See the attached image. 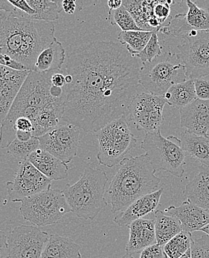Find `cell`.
<instances>
[{
    "label": "cell",
    "instance_id": "obj_1",
    "mask_svg": "<svg viewBox=\"0 0 209 258\" xmlns=\"http://www.w3.org/2000/svg\"><path fill=\"white\" fill-rule=\"evenodd\" d=\"M137 57L113 41L92 42L75 49L65 62L73 78L65 90L63 120L96 134L125 115L140 87Z\"/></svg>",
    "mask_w": 209,
    "mask_h": 258
},
{
    "label": "cell",
    "instance_id": "obj_2",
    "mask_svg": "<svg viewBox=\"0 0 209 258\" xmlns=\"http://www.w3.org/2000/svg\"><path fill=\"white\" fill-rule=\"evenodd\" d=\"M54 29L53 23L30 20L9 12L0 52L9 54L28 70L34 72L37 57L55 38Z\"/></svg>",
    "mask_w": 209,
    "mask_h": 258
},
{
    "label": "cell",
    "instance_id": "obj_3",
    "mask_svg": "<svg viewBox=\"0 0 209 258\" xmlns=\"http://www.w3.org/2000/svg\"><path fill=\"white\" fill-rule=\"evenodd\" d=\"M54 71H31L22 86L9 114L0 124V147L7 148L16 139L15 121L20 117L33 124L40 114L51 106L65 104V98H56L51 94V78Z\"/></svg>",
    "mask_w": 209,
    "mask_h": 258
},
{
    "label": "cell",
    "instance_id": "obj_4",
    "mask_svg": "<svg viewBox=\"0 0 209 258\" xmlns=\"http://www.w3.org/2000/svg\"><path fill=\"white\" fill-rule=\"evenodd\" d=\"M156 172L146 154L125 158L106 192L112 212H123L135 200L156 191L161 182Z\"/></svg>",
    "mask_w": 209,
    "mask_h": 258
},
{
    "label": "cell",
    "instance_id": "obj_5",
    "mask_svg": "<svg viewBox=\"0 0 209 258\" xmlns=\"http://www.w3.org/2000/svg\"><path fill=\"white\" fill-rule=\"evenodd\" d=\"M107 182L105 171L86 167L79 180L63 190L72 212L82 220H94L108 204L104 197Z\"/></svg>",
    "mask_w": 209,
    "mask_h": 258
},
{
    "label": "cell",
    "instance_id": "obj_6",
    "mask_svg": "<svg viewBox=\"0 0 209 258\" xmlns=\"http://www.w3.org/2000/svg\"><path fill=\"white\" fill-rule=\"evenodd\" d=\"M98 141V163L108 167L120 165L137 145V139L131 131L126 115L107 123L96 133Z\"/></svg>",
    "mask_w": 209,
    "mask_h": 258
},
{
    "label": "cell",
    "instance_id": "obj_7",
    "mask_svg": "<svg viewBox=\"0 0 209 258\" xmlns=\"http://www.w3.org/2000/svg\"><path fill=\"white\" fill-rule=\"evenodd\" d=\"M188 81L185 66L177 54L162 52L140 70V84L153 95L163 96L174 84Z\"/></svg>",
    "mask_w": 209,
    "mask_h": 258
},
{
    "label": "cell",
    "instance_id": "obj_8",
    "mask_svg": "<svg viewBox=\"0 0 209 258\" xmlns=\"http://www.w3.org/2000/svg\"><path fill=\"white\" fill-rule=\"evenodd\" d=\"M20 212L26 221L45 227L55 224L72 210L63 190L51 188L23 200Z\"/></svg>",
    "mask_w": 209,
    "mask_h": 258
},
{
    "label": "cell",
    "instance_id": "obj_9",
    "mask_svg": "<svg viewBox=\"0 0 209 258\" xmlns=\"http://www.w3.org/2000/svg\"><path fill=\"white\" fill-rule=\"evenodd\" d=\"M141 148L156 171L165 170L176 177L183 176L186 153L179 144L164 137L160 130L145 134Z\"/></svg>",
    "mask_w": 209,
    "mask_h": 258
},
{
    "label": "cell",
    "instance_id": "obj_10",
    "mask_svg": "<svg viewBox=\"0 0 209 258\" xmlns=\"http://www.w3.org/2000/svg\"><path fill=\"white\" fill-rule=\"evenodd\" d=\"M165 104L166 101L162 96L145 92L138 94L127 108L129 121L137 131L146 134L159 131L164 121Z\"/></svg>",
    "mask_w": 209,
    "mask_h": 258
},
{
    "label": "cell",
    "instance_id": "obj_11",
    "mask_svg": "<svg viewBox=\"0 0 209 258\" xmlns=\"http://www.w3.org/2000/svg\"><path fill=\"white\" fill-rule=\"evenodd\" d=\"M183 39L185 43L177 46V55L185 66L187 80L209 76V31H200Z\"/></svg>",
    "mask_w": 209,
    "mask_h": 258
},
{
    "label": "cell",
    "instance_id": "obj_12",
    "mask_svg": "<svg viewBox=\"0 0 209 258\" xmlns=\"http://www.w3.org/2000/svg\"><path fill=\"white\" fill-rule=\"evenodd\" d=\"M81 131L80 128L70 123L58 125L38 137L40 148L65 164L70 163L77 156Z\"/></svg>",
    "mask_w": 209,
    "mask_h": 258
},
{
    "label": "cell",
    "instance_id": "obj_13",
    "mask_svg": "<svg viewBox=\"0 0 209 258\" xmlns=\"http://www.w3.org/2000/svg\"><path fill=\"white\" fill-rule=\"evenodd\" d=\"M51 182L27 160L20 163L13 180L6 182V190L11 201L21 203L26 198L51 189Z\"/></svg>",
    "mask_w": 209,
    "mask_h": 258
},
{
    "label": "cell",
    "instance_id": "obj_14",
    "mask_svg": "<svg viewBox=\"0 0 209 258\" xmlns=\"http://www.w3.org/2000/svg\"><path fill=\"white\" fill-rule=\"evenodd\" d=\"M49 234L34 226L14 228L8 236L9 258H41Z\"/></svg>",
    "mask_w": 209,
    "mask_h": 258
},
{
    "label": "cell",
    "instance_id": "obj_15",
    "mask_svg": "<svg viewBox=\"0 0 209 258\" xmlns=\"http://www.w3.org/2000/svg\"><path fill=\"white\" fill-rule=\"evenodd\" d=\"M186 4L188 12L172 17L168 25L162 26L160 30L162 34L183 38L191 31H209L208 9H201L190 0H187Z\"/></svg>",
    "mask_w": 209,
    "mask_h": 258
},
{
    "label": "cell",
    "instance_id": "obj_16",
    "mask_svg": "<svg viewBox=\"0 0 209 258\" xmlns=\"http://www.w3.org/2000/svg\"><path fill=\"white\" fill-rule=\"evenodd\" d=\"M31 71H17L0 66V124L13 105Z\"/></svg>",
    "mask_w": 209,
    "mask_h": 258
},
{
    "label": "cell",
    "instance_id": "obj_17",
    "mask_svg": "<svg viewBox=\"0 0 209 258\" xmlns=\"http://www.w3.org/2000/svg\"><path fill=\"white\" fill-rule=\"evenodd\" d=\"M179 112L181 127L195 135L208 138L209 101L197 98Z\"/></svg>",
    "mask_w": 209,
    "mask_h": 258
},
{
    "label": "cell",
    "instance_id": "obj_18",
    "mask_svg": "<svg viewBox=\"0 0 209 258\" xmlns=\"http://www.w3.org/2000/svg\"><path fill=\"white\" fill-rule=\"evenodd\" d=\"M163 191L164 189L160 188L135 200L125 210L117 214L114 222L120 227H128L135 220L143 219L145 216L156 212L160 206Z\"/></svg>",
    "mask_w": 209,
    "mask_h": 258
},
{
    "label": "cell",
    "instance_id": "obj_19",
    "mask_svg": "<svg viewBox=\"0 0 209 258\" xmlns=\"http://www.w3.org/2000/svg\"><path fill=\"white\" fill-rule=\"evenodd\" d=\"M168 215L175 217L180 223L182 231L191 233L199 231L209 223V210L185 201L180 206H171L165 210Z\"/></svg>",
    "mask_w": 209,
    "mask_h": 258
},
{
    "label": "cell",
    "instance_id": "obj_20",
    "mask_svg": "<svg viewBox=\"0 0 209 258\" xmlns=\"http://www.w3.org/2000/svg\"><path fill=\"white\" fill-rule=\"evenodd\" d=\"M128 228L129 240L126 245L128 254L142 252L145 248L157 243L154 220L140 219L131 223Z\"/></svg>",
    "mask_w": 209,
    "mask_h": 258
},
{
    "label": "cell",
    "instance_id": "obj_21",
    "mask_svg": "<svg viewBox=\"0 0 209 258\" xmlns=\"http://www.w3.org/2000/svg\"><path fill=\"white\" fill-rule=\"evenodd\" d=\"M29 161L51 181L62 180L68 177V167L66 164L40 148L30 155Z\"/></svg>",
    "mask_w": 209,
    "mask_h": 258
},
{
    "label": "cell",
    "instance_id": "obj_22",
    "mask_svg": "<svg viewBox=\"0 0 209 258\" xmlns=\"http://www.w3.org/2000/svg\"><path fill=\"white\" fill-rule=\"evenodd\" d=\"M183 195L191 204L209 210V167L200 165L196 176L185 186Z\"/></svg>",
    "mask_w": 209,
    "mask_h": 258
},
{
    "label": "cell",
    "instance_id": "obj_23",
    "mask_svg": "<svg viewBox=\"0 0 209 258\" xmlns=\"http://www.w3.org/2000/svg\"><path fill=\"white\" fill-rule=\"evenodd\" d=\"M177 141L187 156L200 162L201 165L209 167V139L195 135L185 131L179 134V137H169Z\"/></svg>",
    "mask_w": 209,
    "mask_h": 258
},
{
    "label": "cell",
    "instance_id": "obj_24",
    "mask_svg": "<svg viewBox=\"0 0 209 258\" xmlns=\"http://www.w3.org/2000/svg\"><path fill=\"white\" fill-rule=\"evenodd\" d=\"M81 247L73 239L51 234L41 258H82Z\"/></svg>",
    "mask_w": 209,
    "mask_h": 258
},
{
    "label": "cell",
    "instance_id": "obj_25",
    "mask_svg": "<svg viewBox=\"0 0 209 258\" xmlns=\"http://www.w3.org/2000/svg\"><path fill=\"white\" fill-rule=\"evenodd\" d=\"M65 60V48L55 37L51 44L44 48L37 57L34 72L48 73L60 70Z\"/></svg>",
    "mask_w": 209,
    "mask_h": 258
},
{
    "label": "cell",
    "instance_id": "obj_26",
    "mask_svg": "<svg viewBox=\"0 0 209 258\" xmlns=\"http://www.w3.org/2000/svg\"><path fill=\"white\" fill-rule=\"evenodd\" d=\"M168 105L181 109L197 99L193 80L174 84L163 95Z\"/></svg>",
    "mask_w": 209,
    "mask_h": 258
},
{
    "label": "cell",
    "instance_id": "obj_27",
    "mask_svg": "<svg viewBox=\"0 0 209 258\" xmlns=\"http://www.w3.org/2000/svg\"><path fill=\"white\" fill-rule=\"evenodd\" d=\"M155 233L157 244L164 246L171 239L182 231V226L175 217L166 215L162 211L154 212Z\"/></svg>",
    "mask_w": 209,
    "mask_h": 258
},
{
    "label": "cell",
    "instance_id": "obj_28",
    "mask_svg": "<svg viewBox=\"0 0 209 258\" xmlns=\"http://www.w3.org/2000/svg\"><path fill=\"white\" fill-rule=\"evenodd\" d=\"M155 30L121 31L118 34V40L120 44L125 47L129 54L136 57L148 44Z\"/></svg>",
    "mask_w": 209,
    "mask_h": 258
},
{
    "label": "cell",
    "instance_id": "obj_29",
    "mask_svg": "<svg viewBox=\"0 0 209 258\" xmlns=\"http://www.w3.org/2000/svg\"><path fill=\"white\" fill-rule=\"evenodd\" d=\"M29 6L34 9L35 14L30 20L53 23L58 20L62 9L58 6V1L51 0H27Z\"/></svg>",
    "mask_w": 209,
    "mask_h": 258
},
{
    "label": "cell",
    "instance_id": "obj_30",
    "mask_svg": "<svg viewBox=\"0 0 209 258\" xmlns=\"http://www.w3.org/2000/svg\"><path fill=\"white\" fill-rule=\"evenodd\" d=\"M192 234L181 231L163 246L164 252L168 258H179L191 248Z\"/></svg>",
    "mask_w": 209,
    "mask_h": 258
},
{
    "label": "cell",
    "instance_id": "obj_31",
    "mask_svg": "<svg viewBox=\"0 0 209 258\" xmlns=\"http://www.w3.org/2000/svg\"><path fill=\"white\" fill-rule=\"evenodd\" d=\"M39 148V138L32 137L28 142H20L16 139L6 149L12 156L23 162L29 160L30 155Z\"/></svg>",
    "mask_w": 209,
    "mask_h": 258
},
{
    "label": "cell",
    "instance_id": "obj_32",
    "mask_svg": "<svg viewBox=\"0 0 209 258\" xmlns=\"http://www.w3.org/2000/svg\"><path fill=\"white\" fill-rule=\"evenodd\" d=\"M109 20L113 26H119L122 31H145L137 25L132 16L123 5L117 10L109 12Z\"/></svg>",
    "mask_w": 209,
    "mask_h": 258
},
{
    "label": "cell",
    "instance_id": "obj_33",
    "mask_svg": "<svg viewBox=\"0 0 209 258\" xmlns=\"http://www.w3.org/2000/svg\"><path fill=\"white\" fill-rule=\"evenodd\" d=\"M162 27V26H161ZM161 27L156 29L153 34L152 37L150 39L148 44L145 47L144 49L137 54V58H140L143 64L151 62L153 60L161 55L162 54V47L160 45L158 39V31H160Z\"/></svg>",
    "mask_w": 209,
    "mask_h": 258
},
{
    "label": "cell",
    "instance_id": "obj_34",
    "mask_svg": "<svg viewBox=\"0 0 209 258\" xmlns=\"http://www.w3.org/2000/svg\"><path fill=\"white\" fill-rule=\"evenodd\" d=\"M191 258H209V237L207 234L194 237L192 234L191 245Z\"/></svg>",
    "mask_w": 209,
    "mask_h": 258
},
{
    "label": "cell",
    "instance_id": "obj_35",
    "mask_svg": "<svg viewBox=\"0 0 209 258\" xmlns=\"http://www.w3.org/2000/svg\"><path fill=\"white\" fill-rule=\"evenodd\" d=\"M171 6L168 2H153V16L161 25L169 17Z\"/></svg>",
    "mask_w": 209,
    "mask_h": 258
},
{
    "label": "cell",
    "instance_id": "obj_36",
    "mask_svg": "<svg viewBox=\"0 0 209 258\" xmlns=\"http://www.w3.org/2000/svg\"><path fill=\"white\" fill-rule=\"evenodd\" d=\"M193 81L197 98L209 101V76L200 77Z\"/></svg>",
    "mask_w": 209,
    "mask_h": 258
},
{
    "label": "cell",
    "instance_id": "obj_37",
    "mask_svg": "<svg viewBox=\"0 0 209 258\" xmlns=\"http://www.w3.org/2000/svg\"><path fill=\"white\" fill-rule=\"evenodd\" d=\"M140 258H168L164 252L163 246L159 244L148 246L140 254Z\"/></svg>",
    "mask_w": 209,
    "mask_h": 258
},
{
    "label": "cell",
    "instance_id": "obj_38",
    "mask_svg": "<svg viewBox=\"0 0 209 258\" xmlns=\"http://www.w3.org/2000/svg\"><path fill=\"white\" fill-rule=\"evenodd\" d=\"M9 3L20 11V15L26 18L29 19L34 15L35 12L34 9L29 6L27 0H9Z\"/></svg>",
    "mask_w": 209,
    "mask_h": 258
},
{
    "label": "cell",
    "instance_id": "obj_39",
    "mask_svg": "<svg viewBox=\"0 0 209 258\" xmlns=\"http://www.w3.org/2000/svg\"><path fill=\"white\" fill-rule=\"evenodd\" d=\"M0 66L17 70V71H26L28 69L20 62H17L15 59L12 58L9 54L0 52ZM29 71V70H28Z\"/></svg>",
    "mask_w": 209,
    "mask_h": 258
},
{
    "label": "cell",
    "instance_id": "obj_40",
    "mask_svg": "<svg viewBox=\"0 0 209 258\" xmlns=\"http://www.w3.org/2000/svg\"><path fill=\"white\" fill-rule=\"evenodd\" d=\"M15 131H20V132L31 133L33 135V131H34V126L32 121L29 118L25 117H20L17 118L15 121Z\"/></svg>",
    "mask_w": 209,
    "mask_h": 258
},
{
    "label": "cell",
    "instance_id": "obj_41",
    "mask_svg": "<svg viewBox=\"0 0 209 258\" xmlns=\"http://www.w3.org/2000/svg\"><path fill=\"white\" fill-rule=\"evenodd\" d=\"M51 84L53 86L60 88H65L66 87L67 84L65 82V76L64 72L61 70H54L53 72L52 76L51 78Z\"/></svg>",
    "mask_w": 209,
    "mask_h": 258
},
{
    "label": "cell",
    "instance_id": "obj_42",
    "mask_svg": "<svg viewBox=\"0 0 209 258\" xmlns=\"http://www.w3.org/2000/svg\"><path fill=\"white\" fill-rule=\"evenodd\" d=\"M7 239L6 233L0 230V258H9Z\"/></svg>",
    "mask_w": 209,
    "mask_h": 258
},
{
    "label": "cell",
    "instance_id": "obj_43",
    "mask_svg": "<svg viewBox=\"0 0 209 258\" xmlns=\"http://www.w3.org/2000/svg\"><path fill=\"white\" fill-rule=\"evenodd\" d=\"M62 9L65 11V13L68 15H73L76 10V1L72 0H64L62 2Z\"/></svg>",
    "mask_w": 209,
    "mask_h": 258
},
{
    "label": "cell",
    "instance_id": "obj_44",
    "mask_svg": "<svg viewBox=\"0 0 209 258\" xmlns=\"http://www.w3.org/2000/svg\"><path fill=\"white\" fill-rule=\"evenodd\" d=\"M9 12L6 11H1L0 12V48L2 46L3 40V31H4V25L6 18L9 15Z\"/></svg>",
    "mask_w": 209,
    "mask_h": 258
},
{
    "label": "cell",
    "instance_id": "obj_45",
    "mask_svg": "<svg viewBox=\"0 0 209 258\" xmlns=\"http://www.w3.org/2000/svg\"><path fill=\"white\" fill-rule=\"evenodd\" d=\"M15 10L16 9L9 3V0H0V12L6 11V12H14Z\"/></svg>",
    "mask_w": 209,
    "mask_h": 258
},
{
    "label": "cell",
    "instance_id": "obj_46",
    "mask_svg": "<svg viewBox=\"0 0 209 258\" xmlns=\"http://www.w3.org/2000/svg\"><path fill=\"white\" fill-rule=\"evenodd\" d=\"M122 3L123 1H120V0H111V1H108L107 5L110 8V11H115L119 9L122 6Z\"/></svg>",
    "mask_w": 209,
    "mask_h": 258
},
{
    "label": "cell",
    "instance_id": "obj_47",
    "mask_svg": "<svg viewBox=\"0 0 209 258\" xmlns=\"http://www.w3.org/2000/svg\"><path fill=\"white\" fill-rule=\"evenodd\" d=\"M199 231H202V232L205 233V234L209 237V223L207 226H205V227L202 228V229L199 230Z\"/></svg>",
    "mask_w": 209,
    "mask_h": 258
},
{
    "label": "cell",
    "instance_id": "obj_48",
    "mask_svg": "<svg viewBox=\"0 0 209 258\" xmlns=\"http://www.w3.org/2000/svg\"><path fill=\"white\" fill-rule=\"evenodd\" d=\"M179 258H191V248H190L189 250H188V251H187L186 253H185V254H184L183 256H182V257Z\"/></svg>",
    "mask_w": 209,
    "mask_h": 258
},
{
    "label": "cell",
    "instance_id": "obj_49",
    "mask_svg": "<svg viewBox=\"0 0 209 258\" xmlns=\"http://www.w3.org/2000/svg\"><path fill=\"white\" fill-rule=\"evenodd\" d=\"M121 258H134L132 257V254H128V253H126L125 254H124V256H123Z\"/></svg>",
    "mask_w": 209,
    "mask_h": 258
},
{
    "label": "cell",
    "instance_id": "obj_50",
    "mask_svg": "<svg viewBox=\"0 0 209 258\" xmlns=\"http://www.w3.org/2000/svg\"><path fill=\"white\" fill-rule=\"evenodd\" d=\"M208 138H209V131H208Z\"/></svg>",
    "mask_w": 209,
    "mask_h": 258
}]
</instances>
